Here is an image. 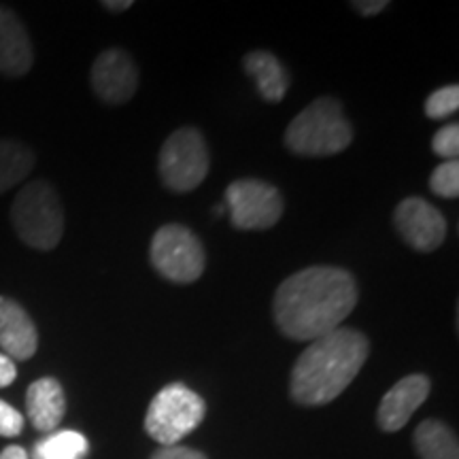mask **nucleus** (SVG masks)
Here are the masks:
<instances>
[{
  "mask_svg": "<svg viewBox=\"0 0 459 459\" xmlns=\"http://www.w3.org/2000/svg\"><path fill=\"white\" fill-rule=\"evenodd\" d=\"M387 0H368V3H366V0H355V3H351V9H355L358 11L359 15H366V17H370V15H377V13H381L383 9H387Z\"/></svg>",
  "mask_w": 459,
  "mask_h": 459,
  "instance_id": "obj_25",
  "label": "nucleus"
},
{
  "mask_svg": "<svg viewBox=\"0 0 459 459\" xmlns=\"http://www.w3.org/2000/svg\"><path fill=\"white\" fill-rule=\"evenodd\" d=\"M0 349L11 359L26 361L39 349V332L22 304L0 296Z\"/></svg>",
  "mask_w": 459,
  "mask_h": 459,
  "instance_id": "obj_12",
  "label": "nucleus"
},
{
  "mask_svg": "<svg viewBox=\"0 0 459 459\" xmlns=\"http://www.w3.org/2000/svg\"><path fill=\"white\" fill-rule=\"evenodd\" d=\"M34 169L32 149L20 141H0V194L22 183Z\"/></svg>",
  "mask_w": 459,
  "mask_h": 459,
  "instance_id": "obj_17",
  "label": "nucleus"
},
{
  "mask_svg": "<svg viewBox=\"0 0 459 459\" xmlns=\"http://www.w3.org/2000/svg\"><path fill=\"white\" fill-rule=\"evenodd\" d=\"M32 62V43L24 24L9 7H0V74L24 77Z\"/></svg>",
  "mask_w": 459,
  "mask_h": 459,
  "instance_id": "obj_13",
  "label": "nucleus"
},
{
  "mask_svg": "<svg viewBox=\"0 0 459 459\" xmlns=\"http://www.w3.org/2000/svg\"><path fill=\"white\" fill-rule=\"evenodd\" d=\"M429 189L440 198H457L459 194V164L457 160L443 162L429 177Z\"/></svg>",
  "mask_w": 459,
  "mask_h": 459,
  "instance_id": "obj_20",
  "label": "nucleus"
},
{
  "mask_svg": "<svg viewBox=\"0 0 459 459\" xmlns=\"http://www.w3.org/2000/svg\"><path fill=\"white\" fill-rule=\"evenodd\" d=\"M459 108V88L455 83L436 90L426 100V115L429 119H445L457 113Z\"/></svg>",
  "mask_w": 459,
  "mask_h": 459,
  "instance_id": "obj_19",
  "label": "nucleus"
},
{
  "mask_svg": "<svg viewBox=\"0 0 459 459\" xmlns=\"http://www.w3.org/2000/svg\"><path fill=\"white\" fill-rule=\"evenodd\" d=\"M11 221L22 243L39 251H51L65 237V209L48 181H32L17 194Z\"/></svg>",
  "mask_w": 459,
  "mask_h": 459,
  "instance_id": "obj_4",
  "label": "nucleus"
},
{
  "mask_svg": "<svg viewBox=\"0 0 459 459\" xmlns=\"http://www.w3.org/2000/svg\"><path fill=\"white\" fill-rule=\"evenodd\" d=\"M24 429V417L22 412L13 409L9 402L0 400V436L4 438H15Z\"/></svg>",
  "mask_w": 459,
  "mask_h": 459,
  "instance_id": "obj_22",
  "label": "nucleus"
},
{
  "mask_svg": "<svg viewBox=\"0 0 459 459\" xmlns=\"http://www.w3.org/2000/svg\"><path fill=\"white\" fill-rule=\"evenodd\" d=\"M243 68L254 77L257 91L264 100L281 102L290 88V74H287L283 62L271 51H251L245 56Z\"/></svg>",
  "mask_w": 459,
  "mask_h": 459,
  "instance_id": "obj_15",
  "label": "nucleus"
},
{
  "mask_svg": "<svg viewBox=\"0 0 459 459\" xmlns=\"http://www.w3.org/2000/svg\"><path fill=\"white\" fill-rule=\"evenodd\" d=\"M153 268L172 283L187 285L203 277L206 266L204 247L192 230L179 223H169L153 234L152 249Z\"/></svg>",
  "mask_w": 459,
  "mask_h": 459,
  "instance_id": "obj_7",
  "label": "nucleus"
},
{
  "mask_svg": "<svg viewBox=\"0 0 459 459\" xmlns=\"http://www.w3.org/2000/svg\"><path fill=\"white\" fill-rule=\"evenodd\" d=\"M368 353V338L353 328H336L315 338L291 370V398L302 406H321L336 400L359 375Z\"/></svg>",
  "mask_w": 459,
  "mask_h": 459,
  "instance_id": "obj_2",
  "label": "nucleus"
},
{
  "mask_svg": "<svg viewBox=\"0 0 459 459\" xmlns=\"http://www.w3.org/2000/svg\"><path fill=\"white\" fill-rule=\"evenodd\" d=\"M102 7L108 9V11H115V13H119V11H126L132 7V0H119V3H115V0H105L102 3Z\"/></svg>",
  "mask_w": 459,
  "mask_h": 459,
  "instance_id": "obj_27",
  "label": "nucleus"
},
{
  "mask_svg": "<svg viewBox=\"0 0 459 459\" xmlns=\"http://www.w3.org/2000/svg\"><path fill=\"white\" fill-rule=\"evenodd\" d=\"M0 459H30V457H28L26 449H22V446H17V445H11V446H7V449H3V453H0Z\"/></svg>",
  "mask_w": 459,
  "mask_h": 459,
  "instance_id": "obj_26",
  "label": "nucleus"
},
{
  "mask_svg": "<svg viewBox=\"0 0 459 459\" xmlns=\"http://www.w3.org/2000/svg\"><path fill=\"white\" fill-rule=\"evenodd\" d=\"M395 230L415 251L429 254L446 238V220L423 198H406L395 206Z\"/></svg>",
  "mask_w": 459,
  "mask_h": 459,
  "instance_id": "obj_9",
  "label": "nucleus"
},
{
  "mask_svg": "<svg viewBox=\"0 0 459 459\" xmlns=\"http://www.w3.org/2000/svg\"><path fill=\"white\" fill-rule=\"evenodd\" d=\"M17 377V366L9 355L0 353V389L9 387Z\"/></svg>",
  "mask_w": 459,
  "mask_h": 459,
  "instance_id": "obj_24",
  "label": "nucleus"
},
{
  "mask_svg": "<svg viewBox=\"0 0 459 459\" xmlns=\"http://www.w3.org/2000/svg\"><path fill=\"white\" fill-rule=\"evenodd\" d=\"M90 83L102 102L124 105L139 88V68L124 49H107L94 60Z\"/></svg>",
  "mask_w": 459,
  "mask_h": 459,
  "instance_id": "obj_10",
  "label": "nucleus"
},
{
  "mask_svg": "<svg viewBox=\"0 0 459 459\" xmlns=\"http://www.w3.org/2000/svg\"><path fill=\"white\" fill-rule=\"evenodd\" d=\"M432 149L440 158L455 160L459 153V126L449 124L436 132V136L432 139Z\"/></svg>",
  "mask_w": 459,
  "mask_h": 459,
  "instance_id": "obj_21",
  "label": "nucleus"
},
{
  "mask_svg": "<svg viewBox=\"0 0 459 459\" xmlns=\"http://www.w3.org/2000/svg\"><path fill=\"white\" fill-rule=\"evenodd\" d=\"M230 220L238 230H266L283 215V196L273 183L238 179L226 189Z\"/></svg>",
  "mask_w": 459,
  "mask_h": 459,
  "instance_id": "obj_8",
  "label": "nucleus"
},
{
  "mask_svg": "<svg viewBox=\"0 0 459 459\" xmlns=\"http://www.w3.org/2000/svg\"><path fill=\"white\" fill-rule=\"evenodd\" d=\"M209 147L198 128L186 126L166 139L160 152V177L170 192L196 189L209 175Z\"/></svg>",
  "mask_w": 459,
  "mask_h": 459,
  "instance_id": "obj_6",
  "label": "nucleus"
},
{
  "mask_svg": "<svg viewBox=\"0 0 459 459\" xmlns=\"http://www.w3.org/2000/svg\"><path fill=\"white\" fill-rule=\"evenodd\" d=\"M429 387H432V383L426 375H411L395 383L378 404V428L385 429V432H398L404 428L411 421L412 412L428 400Z\"/></svg>",
  "mask_w": 459,
  "mask_h": 459,
  "instance_id": "obj_11",
  "label": "nucleus"
},
{
  "mask_svg": "<svg viewBox=\"0 0 459 459\" xmlns=\"http://www.w3.org/2000/svg\"><path fill=\"white\" fill-rule=\"evenodd\" d=\"M353 128L342 105L332 96H321L291 119L285 130V147L304 158L336 156L351 145Z\"/></svg>",
  "mask_w": 459,
  "mask_h": 459,
  "instance_id": "obj_3",
  "label": "nucleus"
},
{
  "mask_svg": "<svg viewBox=\"0 0 459 459\" xmlns=\"http://www.w3.org/2000/svg\"><path fill=\"white\" fill-rule=\"evenodd\" d=\"M353 274L336 266H311L287 277L274 294L273 313L281 334L315 341L336 328L358 304Z\"/></svg>",
  "mask_w": 459,
  "mask_h": 459,
  "instance_id": "obj_1",
  "label": "nucleus"
},
{
  "mask_svg": "<svg viewBox=\"0 0 459 459\" xmlns=\"http://www.w3.org/2000/svg\"><path fill=\"white\" fill-rule=\"evenodd\" d=\"M415 449L421 459H459V445L449 426L436 419L419 423L415 429Z\"/></svg>",
  "mask_w": 459,
  "mask_h": 459,
  "instance_id": "obj_16",
  "label": "nucleus"
},
{
  "mask_svg": "<svg viewBox=\"0 0 459 459\" xmlns=\"http://www.w3.org/2000/svg\"><path fill=\"white\" fill-rule=\"evenodd\" d=\"M206 415V404L196 392L170 383L160 389L149 404L145 415V429L162 446L179 445L187 434H192Z\"/></svg>",
  "mask_w": 459,
  "mask_h": 459,
  "instance_id": "obj_5",
  "label": "nucleus"
},
{
  "mask_svg": "<svg viewBox=\"0 0 459 459\" xmlns=\"http://www.w3.org/2000/svg\"><path fill=\"white\" fill-rule=\"evenodd\" d=\"M152 459H206L204 453L189 449V446L172 445V446H160V451L153 453Z\"/></svg>",
  "mask_w": 459,
  "mask_h": 459,
  "instance_id": "obj_23",
  "label": "nucleus"
},
{
  "mask_svg": "<svg viewBox=\"0 0 459 459\" xmlns=\"http://www.w3.org/2000/svg\"><path fill=\"white\" fill-rule=\"evenodd\" d=\"M26 411L34 429L45 434L56 432V428L60 426L66 412L65 389L56 378H39L28 387Z\"/></svg>",
  "mask_w": 459,
  "mask_h": 459,
  "instance_id": "obj_14",
  "label": "nucleus"
},
{
  "mask_svg": "<svg viewBox=\"0 0 459 459\" xmlns=\"http://www.w3.org/2000/svg\"><path fill=\"white\" fill-rule=\"evenodd\" d=\"M90 453V443L82 432L74 429H60L45 436L41 443L34 446V459H85Z\"/></svg>",
  "mask_w": 459,
  "mask_h": 459,
  "instance_id": "obj_18",
  "label": "nucleus"
}]
</instances>
